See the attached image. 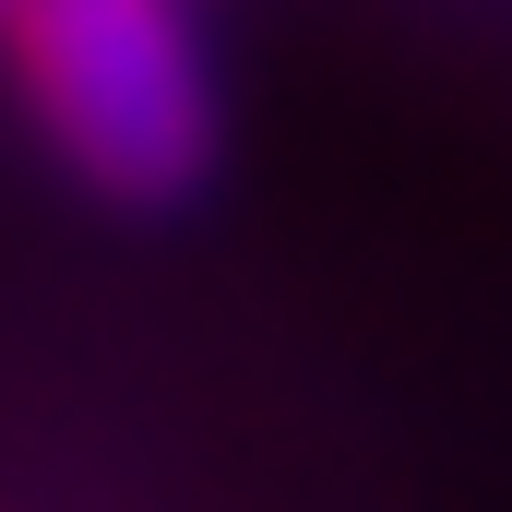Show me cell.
Instances as JSON below:
<instances>
[{
  "instance_id": "6da1fadb",
  "label": "cell",
  "mask_w": 512,
  "mask_h": 512,
  "mask_svg": "<svg viewBox=\"0 0 512 512\" xmlns=\"http://www.w3.org/2000/svg\"><path fill=\"white\" fill-rule=\"evenodd\" d=\"M0 72L36 143L120 215H179L227 167V84L203 0H12Z\"/></svg>"
},
{
  "instance_id": "7a4b0ae2",
  "label": "cell",
  "mask_w": 512,
  "mask_h": 512,
  "mask_svg": "<svg viewBox=\"0 0 512 512\" xmlns=\"http://www.w3.org/2000/svg\"><path fill=\"white\" fill-rule=\"evenodd\" d=\"M0 24H12V0H0Z\"/></svg>"
}]
</instances>
